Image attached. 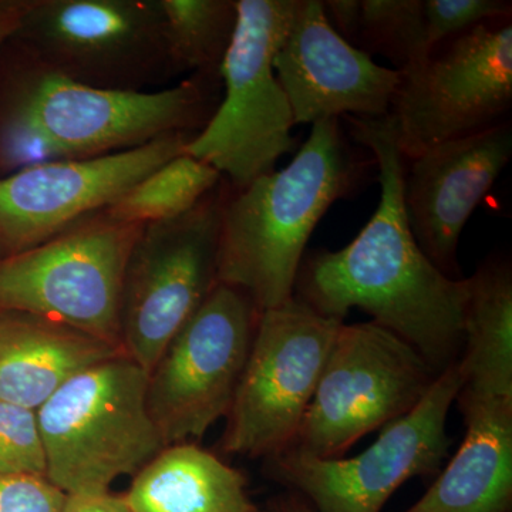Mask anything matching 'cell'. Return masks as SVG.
Returning <instances> with one entry per match:
<instances>
[{"mask_svg":"<svg viewBox=\"0 0 512 512\" xmlns=\"http://www.w3.org/2000/svg\"><path fill=\"white\" fill-rule=\"evenodd\" d=\"M353 137L375 157L380 201L345 248L303 259L295 295L313 311L345 322L362 309L412 345L437 375L460 359L470 282L450 278L421 251L403 202L404 157L389 114L348 117Z\"/></svg>","mask_w":512,"mask_h":512,"instance_id":"1","label":"cell"},{"mask_svg":"<svg viewBox=\"0 0 512 512\" xmlns=\"http://www.w3.org/2000/svg\"><path fill=\"white\" fill-rule=\"evenodd\" d=\"M215 79L120 92L74 82L23 56L0 94V173L107 156L173 133H198L214 114Z\"/></svg>","mask_w":512,"mask_h":512,"instance_id":"2","label":"cell"},{"mask_svg":"<svg viewBox=\"0 0 512 512\" xmlns=\"http://www.w3.org/2000/svg\"><path fill=\"white\" fill-rule=\"evenodd\" d=\"M362 170L339 119L313 124L292 163L225 194L218 282L247 293L259 313L292 299L313 229Z\"/></svg>","mask_w":512,"mask_h":512,"instance_id":"3","label":"cell"},{"mask_svg":"<svg viewBox=\"0 0 512 512\" xmlns=\"http://www.w3.org/2000/svg\"><path fill=\"white\" fill-rule=\"evenodd\" d=\"M147 377L121 353L74 376L37 410L50 483L66 495L107 494L163 450Z\"/></svg>","mask_w":512,"mask_h":512,"instance_id":"4","label":"cell"},{"mask_svg":"<svg viewBox=\"0 0 512 512\" xmlns=\"http://www.w3.org/2000/svg\"><path fill=\"white\" fill-rule=\"evenodd\" d=\"M296 5L238 0L237 28L220 66L224 99L185 146L184 154L227 175L235 190L275 171L296 146L291 106L274 69Z\"/></svg>","mask_w":512,"mask_h":512,"instance_id":"5","label":"cell"},{"mask_svg":"<svg viewBox=\"0 0 512 512\" xmlns=\"http://www.w3.org/2000/svg\"><path fill=\"white\" fill-rule=\"evenodd\" d=\"M141 228L97 212L37 247L0 256V313L52 320L121 349L124 272Z\"/></svg>","mask_w":512,"mask_h":512,"instance_id":"6","label":"cell"},{"mask_svg":"<svg viewBox=\"0 0 512 512\" xmlns=\"http://www.w3.org/2000/svg\"><path fill=\"white\" fill-rule=\"evenodd\" d=\"M409 343L375 322L340 326L292 450L339 458L410 412L436 382Z\"/></svg>","mask_w":512,"mask_h":512,"instance_id":"7","label":"cell"},{"mask_svg":"<svg viewBox=\"0 0 512 512\" xmlns=\"http://www.w3.org/2000/svg\"><path fill=\"white\" fill-rule=\"evenodd\" d=\"M343 323L296 296L259 313L227 416L224 453L269 458L292 447Z\"/></svg>","mask_w":512,"mask_h":512,"instance_id":"8","label":"cell"},{"mask_svg":"<svg viewBox=\"0 0 512 512\" xmlns=\"http://www.w3.org/2000/svg\"><path fill=\"white\" fill-rule=\"evenodd\" d=\"M225 191L214 188L192 210L144 225L124 272L121 349L144 372L218 284Z\"/></svg>","mask_w":512,"mask_h":512,"instance_id":"9","label":"cell"},{"mask_svg":"<svg viewBox=\"0 0 512 512\" xmlns=\"http://www.w3.org/2000/svg\"><path fill=\"white\" fill-rule=\"evenodd\" d=\"M10 40L40 66L97 89L148 92L173 73L158 0H32Z\"/></svg>","mask_w":512,"mask_h":512,"instance_id":"10","label":"cell"},{"mask_svg":"<svg viewBox=\"0 0 512 512\" xmlns=\"http://www.w3.org/2000/svg\"><path fill=\"white\" fill-rule=\"evenodd\" d=\"M461 386L456 362L362 453L318 458L288 448L266 458L269 477L301 495L313 512H382L404 483L441 471L451 446L447 417Z\"/></svg>","mask_w":512,"mask_h":512,"instance_id":"11","label":"cell"},{"mask_svg":"<svg viewBox=\"0 0 512 512\" xmlns=\"http://www.w3.org/2000/svg\"><path fill=\"white\" fill-rule=\"evenodd\" d=\"M400 73L389 116L404 158L503 123L512 107L511 18L453 37Z\"/></svg>","mask_w":512,"mask_h":512,"instance_id":"12","label":"cell"},{"mask_svg":"<svg viewBox=\"0 0 512 512\" xmlns=\"http://www.w3.org/2000/svg\"><path fill=\"white\" fill-rule=\"evenodd\" d=\"M251 298L212 288L147 377V407L164 446L200 440L227 417L258 322Z\"/></svg>","mask_w":512,"mask_h":512,"instance_id":"13","label":"cell"},{"mask_svg":"<svg viewBox=\"0 0 512 512\" xmlns=\"http://www.w3.org/2000/svg\"><path fill=\"white\" fill-rule=\"evenodd\" d=\"M197 133H173L144 146L32 165L0 177V256L19 254L109 207L148 174L184 154Z\"/></svg>","mask_w":512,"mask_h":512,"instance_id":"14","label":"cell"},{"mask_svg":"<svg viewBox=\"0 0 512 512\" xmlns=\"http://www.w3.org/2000/svg\"><path fill=\"white\" fill-rule=\"evenodd\" d=\"M274 69L293 123L312 126L340 116H387L402 82L399 70L380 66L343 39L319 0H298Z\"/></svg>","mask_w":512,"mask_h":512,"instance_id":"15","label":"cell"},{"mask_svg":"<svg viewBox=\"0 0 512 512\" xmlns=\"http://www.w3.org/2000/svg\"><path fill=\"white\" fill-rule=\"evenodd\" d=\"M511 156L512 128L503 121L430 148L404 170V210L413 237L450 278H460L461 232Z\"/></svg>","mask_w":512,"mask_h":512,"instance_id":"16","label":"cell"},{"mask_svg":"<svg viewBox=\"0 0 512 512\" xmlns=\"http://www.w3.org/2000/svg\"><path fill=\"white\" fill-rule=\"evenodd\" d=\"M466 436L426 494L404 512H510L512 400L457 403Z\"/></svg>","mask_w":512,"mask_h":512,"instance_id":"17","label":"cell"},{"mask_svg":"<svg viewBox=\"0 0 512 512\" xmlns=\"http://www.w3.org/2000/svg\"><path fill=\"white\" fill-rule=\"evenodd\" d=\"M121 353L52 320L0 313V399L37 412L64 383Z\"/></svg>","mask_w":512,"mask_h":512,"instance_id":"18","label":"cell"},{"mask_svg":"<svg viewBox=\"0 0 512 512\" xmlns=\"http://www.w3.org/2000/svg\"><path fill=\"white\" fill-rule=\"evenodd\" d=\"M123 497L133 512H258L244 474L195 441L165 446Z\"/></svg>","mask_w":512,"mask_h":512,"instance_id":"19","label":"cell"},{"mask_svg":"<svg viewBox=\"0 0 512 512\" xmlns=\"http://www.w3.org/2000/svg\"><path fill=\"white\" fill-rule=\"evenodd\" d=\"M463 352L457 365L463 386L456 402L512 400V274L491 262L468 278Z\"/></svg>","mask_w":512,"mask_h":512,"instance_id":"20","label":"cell"},{"mask_svg":"<svg viewBox=\"0 0 512 512\" xmlns=\"http://www.w3.org/2000/svg\"><path fill=\"white\" fill-rule=\"evenodd\" d=\"M173 72L220 73L238 22V0H158Z\"/></svg>","mask_w":512,"mask_h":512,"instance_id":"21","label":"cell"},{"mask_svg":"<svg viewBox=\"0 0 512 512\" xmlns=\"http://www.w3.org/2000/svg\"><path fill=\"white\" fill-rule=\"evenodd\" d=\"M221 180L222 175L211 165L181 154L138 181L100 212L111 221L140 227L173 220L192 210Z\"/></svg>","mask_w":512,"mask_h":512,"instance_id":"22","label":"cell"},{"mask_svg":"<svg viewBox=\"0 0 512 512\" xmlns=\"http://www.w3.org/2000/svg\"><path fill=\"white\" fill-rule=\"evenodd\" d=\"M355 42L367 55L392 60L399 72L419 66L431 53L423 0H362Z\"/></svg>","mask_w":512,"mask_h":512,"instance_id":"23","label":"cell"},{"mask_svg":"<svg viewBox=\"0 0 512 512\" xmlns=\"http://www.w3.org/2000/svg\"><path fill=\"white\" fill-rule=\"evenodd\" d=\"M0 474L46 477L36 410L0 399Z\"/></svg>","mask_w":512,"mask_h":512,"instance_id":"24","label":"cell"},{"mask_svg":"<svg viewBox=\"0 0 512 512\" xmlns=\"http://www.w3.org/2000/svg\"><path fill=\"white\" fill-rule=\"evenodd\" d=\"M427 45L431 52L447 40L483 23L511 18V2L505 0H423Z\"/></svg>","mask_w":512,"mask_h":512,"instance_id":"25","label":"cell"},{"mask_svg":"<svg viewBox=\"0 0 512 512\" xmlns=\"http://www.w3.org/2000/svg\"><path fill=\"white\" fill-rule=\"evenodd\" d=\"M66 500L46 477L0 474V512H63Z\"/></svg>","mask_w":512,"mask_h":512,"instance_id":"26","label":"cell"},{"mask_svg":"<svg viewBox=\"0 0 512 512\" xmlns=\"http://www.w3.org/2000/svg\"><path fill=\"white\" fill-rule=\"evenodd\" d=\"M330 25L343 39L352 43L359 32L362 0H328L323 2Z\"/></svg>","mask_w":512,"mask_h":512,"instance_id":"27","label":"cell"},{"mask_svg":"<svg viewBox=\"0 0 512 512\" xmlns=\"http://www.w3.org/2000/svg\"><path fill=\"white\" fill-rule=\"evenodd\" d=\"M63 512H133L123 495H67Z\"/></svg>","mask_w":512,"mask_h":512,"instance_id":"28","label":"cell"},{"mask_svg":"<svg viewBox=\"0 0 512 512\" xmlns=\"http://www.w3.org/2000/svg\"><path fill=\"white\" fill-rule=\"evenodd\" d=\"M32 0H0V49L18 32Z\"/></svg>","mask_w":512,"mask_h":512,"instance_id":"29","label":"cell"},{"mask_svg":"<svg viewBox=\"0 0 512 512\" xmlns=\"http://www.w3.org/2000/svg\"><path fill=\"white\" fill-rule=\"evenodd\" d=\"M265 512H313V510L301 495L288 491V493L272 498L266 505Z\"/></svg>","mask_w":512,"mask_h":512,"instance_id":"30","label":"cell"}]
</instances>
